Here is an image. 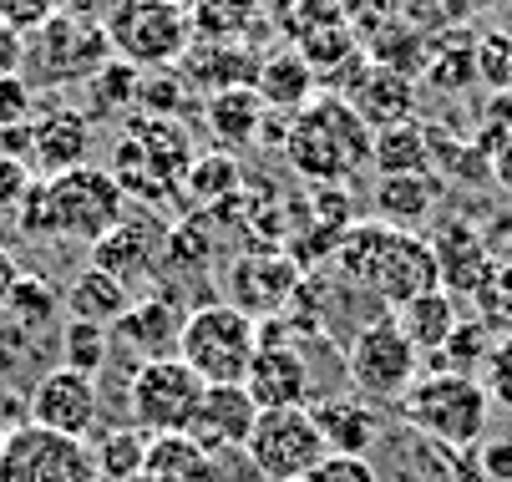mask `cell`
Listing matches in <instances>:
<instances>
[{
    "label": "cell",
    "instance_id": "obj_1",
    "mask_svg": "<svg viewBox=\"0 0 512 482\" xmlns=\"http://www.w3.org/2000/svg\"><path fill=\"white\" fill-rule=\"evenodd\" d=\"M127 219V193L117 188V178L107 168H71L61 178H41L21 214H16V234L31 239H77V244H97L107 229H117Z\"/></svg>",
    "mask_w": 512,
    "mask_h": 482
},
{
    "label": "cell",
    "instance_id": "obj_2",
    "mask_svg": "<svg viewBox=\"0 0 512 482\" xmlns=\"http://www.w3.org/2000/svg\"><path fill=\"white\" fill-rule=\"evenodd\" d=\"M371 153H376V132L365 127V117L335 92H320L284 127L289 168H295L300 178H310L315 188L355 178L360 168H371Z\"/></svg>",
    "mask_w": 512,
    "mask_h": 482
},
{
    "label": "cell",
    "instance_id": "obj_3",
    "mask_svg": "<svg viewBox=\"0 0 512 482\" xmlns=\"http://www.w3.org/2000/svg\"><path fill=\"white\" fill-rule=\"evenodd\" d=\"M401 422L411 432H421L436 447H477L492 417V396L477 376H457V371H426L416 376V386L396 401Z\"/></svg>",
    "mask_w": 512,
    "mask_h": 482
},
{
    "label": "cell",
    "instance_id": "obj_4",
    "mask_svg": "<svg viewBox=\"0 0 512 482\" xmlns=\"http://www.w3.org/2000/svg\"><path fill=\"white\" fill-rule=\"evenodd\" d=\"M259 356V320H249L229 300H208L188 315L178 361L203 376V386H244L249 361Z\"/></svg>",
    "mask_w": 512,
    "mask_h": 482
},
{
    "label": "cell",
    "instance_id": "obj_5",
    "mask_svg": "<svg viewBox=\"0 0 512 482\" xmlns=\"http://www.w3.org/2000/svg\"><path fill=\"white\" fill-rule=\"evenodd\" d=\"M102 31H107L112 56L137 66V72H173L193 46L188 11L168 6V0H122L102 21Z\"/></svg>",
    "mask_w": 512,
    "mask_h": 482
},
{
    "label": "cell",
    "instance_id": "obj_6",
    "mask_svg": "<svg viewBox=\"0 0 512 482\" xmlns=\"http://www.w3.org/2000/svg\"><path fill=\"white\" fill-rule=\"evenodd\" d=\"M107 61H112V46H107L102 21L61 11L41 31L26 36L21 77L31 87H66V82H92Z\"/></svg>",
    "mask_w": 512,
    "mask_h": 482
},
{
    "label": "cell",
    "instance_id": "obj_7",
    "mask_svg": "<svg viewBox=\"0 0 512 482\" xmlns=\"http://www.w3.org/2000/svg\"><path fill=\"white\" fill-rule=\"evenodd\" d=\"M203 391H208L203 376L188 371V361L178 356L142 361L127 386V422L142 437H188L203 406Z\"/></svg>",
    "mask_w": 512,
    "mask_h": 482
},
{
    "label": "cell",
    "instance_id": "obj_8",
    "mask_svg": "<svg viewBox=\"0 0 512 482\" xmlns=\"http://www.w3.org/2000/svg\"><path fill=\"white\" fill-rule=\"evenodd\" d=\"M345 376L355 381L360 396H371V401H401L416 386L421 351L406 340V330L391 310L371 315L345 340Z\"/></svg>",
    "mask_w": 512,
    "mask_h": 482
},
{
    "label": "cell",
    "instance_id": "obj_9",
    "mask_svg": "<svg viewBox=\"0 0 512 482\" xmlns=\"http://www.w3.org/2000/svg\"><path fill=\"white\" fill-rule=\"evenodd\" d=\"M244 457L254 462L259 482H300L325 457V437L315 427V411L310 406L259 411V422L244 442Z\"/></svg>",
    "mask_w": 512,
    "mask_h": 482
},
{
    "label": "cell",
    "instance_id": "obj_10",
    "mask_svg": "<svg viewBox=\"0 0 512 482\" xmlns=\"http://www.w3.org/2000/svg\"><path fill=\"white\" fill-rule=\"evenodd\" d=\"M26 422L51 432V437H66V442H92L97 427H102V386H97V376L51 366L26 396Z\"/></svg>",
    "mask_w": 512,
    "mask_h": 482
},
{
    "label": "cell",
    "instance_id": "obj_11",
    "mask_svg": "<svg viewBox=\"0 0 512 482\" xmlns=\"http://www.w3.org/2000/svg\"><path fill=\"white\" fill-rule=\"evenodd\" d=\"M0 482H102L92 447L87 442H66L41 427H16L0 452Z\"/></svg>",
    "mask_w": 512,
    "mask_h": 482
},
{
    "label": "cell",
    "instance_id": "obj_12",
    "mask_svg": "<svg viewBox=\"0 0 512 482\" xmlns=\"http://www.w3.org/2000/svg\"><path fill=\"white\" fill-rule=\"evenodd\" d=\"M168 259V224H158L153 214H127L117 229H107L92 244V269L122 280L127 290L137 280H153Z\"/></svg>",
    "mask_w": 512,
    "mask_h": 482
},
{
    "label": "cell",
    "instance_id": "obj_13",
    "mask_svg": "<svg viewBox=\"0 0 512 482\" xmlns=\"http://www.w3.org/2000/svg\"><path fill=\"white\" fill-rule=\"evenodd\" d=\"M244 391L254 396L259 411H295V406H310L315 371L289 340H259V356L249 361Z\"/></svg>",
    "mask_w": 512,
    "mask_h": 482
},
{
    "label": "cell",
    "instance_id": "obj_14",
    "mask_svg": "<svg viewBox=\"0 0 512 482\" xmlns=\"http://www.w3.org/2000/svg\"><path fill=\"white\" fill-rule=\"evenodd\" d=\"M31 173L36 178H61L71 168H87V153H92V117L77 112V107H46L31 117Z\"/></svg>",
    "mask_w": 512,
    "mask_h": 482
},
{
    "label": "cell",
    "instance_id": "obj_15",
    "mask_svg": "<svg viewBox=\"0 0 512 482\" xmlns=\"http://www.w3.org/2000/svg\"><path fill=\"white\" fill-rule=\"evenodd\" d=\"M300 290V264L279 254V249H259L244 254L234 264V280H229V305H239L249 320L254 315H284V305L295 300Z\"/></svg>",
    "mask_w": 512,
    "mask_h": 482
},
{
    "label": "cell",
    "instance_id": "obj_16",
    "mask_svg": "<svg viewBox=\"0 0 512 482\" xmlns=\"http://www.w3.org/2000/svg\"><path fill=\"white\" fill-rule=\"evenodd\" d=\"M426 290H442V264H436V249L426 239L406 234V229H391L371 295H381L391 310H401V305H411Z\"/></svg>",
    "mask_w": 512,
    "mask_h": 482
},
{
    "label": "cell",
    "instance_id": "obj_17",
    "mask_svg": "<svg viewBox=\"0 0 512 482\" xmlns=\"http://www.w3.org/2000/svg\"><path fill=\"white\" fill-rule=\"evenodd\" d=\"M188 315L193 310H183V300L173 290H158L148 300H132V310L122 315V325L112 335L122 340V346H132L142 361H163V356H178Z\"/></svg>",
    "mask_w": 512,
    "mask_h": 482
},
{
    "label": "cell",
    "instance_id": "obj_18",
    "mask_svg": "<svg viewBox=\"0 0 512 482\" xmlns=\"http://www.w3.org/2000/svg\"><path fill=\"white\" fill-rule=\"evenodd\" d=\"M259 422V406L244 386H208L203 391V406H198V417H193V442L213 457V452H234L249 442Z\"/></svg>",
    "mask_w": 512,
    "mask_h": 482
},
{
    "label": "cell",
    "instance_id": "obj_19",
    "mask_svg": "<svg viewBox=\"0 0 512 482\" xmlns=\"http://www.w3.org/2000/svg\"><path fill=\"white\" fill-rule=\"evenodd\" d=\"M259 51H249V41H193L188 56L178 61L183 66V82L198 87V92H229V87H254L259 77Z\"/></svg>",
    "mask_w": 512,
    "mask_h": 482
},
{
    "label": "cell",
    "instance_id": "obj_20",
    "mask_svg": "<svg viewBox=\"0 0 512 482\" xmlns=\"http://www.w3.org/2000/svg\"><path fill=\"white\" fill-rule=\"evenodd\" d=\"M254 92L264 102V112H279V117H295L300 107H310L320 97V77L310 72V61L300 51H264L259 61V77H254Z\"/></svg>",
    "mask_w": 512,
    "mask_h": 482
},
{
    "label": "cell",
    "instance_id": "obj_21",
    "mask_svg": "<svg viewBox=\"0 0 512 482\" xmlns=\"http://www.w3.org/2000/svg\"><path fill=\"white\" fill-rule=\"evenodd\" d=\"M345 102L365 117V127H371V132H386V127L411 122V112H416V82L401 77V72H391V66H376L371 61V72L355 82V92Z\"/></svg>",
    "mask_w": 512,
    "mask_h": 482
},
{
    "label": "cell",
    "instance_id": "obj_22",
    "mask_svg": "<svg viewBox=\"0 0 512 482\" xmlns=\"http://www.w3.org/2000/svg\"><path fill=\"white\" fill-rule=\"evenodd\" d=\"M315 411V427L325 437V452H340V457H371V447L381 442V417L365 401H350V396H330Z\"/></svg>",
    "mask_w": 512,
    "mask_h": 482
},
{
    "label": "cell",
    "instance_id": "obj_23",
    "mask_svg": "<svg viewBox=\"0 0 512 482\" xmlns=\"http://www.w3.org/2000/svg\"><path fill=\"white\" fill-rule=\"evenodd\" d=\"M61 305H66V320H87V325H102V330H117L122 325V315L132 310V290L122 285V280H112V274H102V269H82L77 280L66 285V295H61Z\"/></svg>",
    "mask_w": 512,
    "mask_h": 482
},
{
    "label": "cell",
    "instance_id": "obj_24",
    "mask_svg": "<svg viewBox=\"0 0 512 482\" xmlns=\"http://www.w3.org/2000/svg\"><path fill=\"white\" fill-rule=\"evenodd\" d=\"M436 178H442V173H401V178H376V193H371V203H376V219H381V224H391V229H406V234H411V224L431 219L436 198H442V183H436Z\"/></svg>",
    "mask_w": 512,
    "mask_h": 482
},
{
    "label": "cell",
    "instance_id": "obj_25",
    "mask_svg": "<svg viewBox=\"0 0 512 482\" xmlns=\"http://www.w3.org/2000/svg\"><path fill=\"white\" fill-rule=\"evenodd\" d=\"M264 117L269 112H264L254 87H229V92H213L203 102V122H208V132L218 137V148H224V153H234L244 143H259Z\"/></svg>",
    "mask_w": 512,
    "mask_h": 482
},
{
    "label": "cell",
    "instance_id": "obj_26",
    "mask_svg": "<svg viewBox=\"0 0 512 482\" xmlns=\"http://www.w3.org/2000/svg\"><path fill=\"white\" fill-rule=\"evenodd\" d=\"M173 193L183 198V209L188 214H208V209H224V203L239 193V163H234V153H198L188 168H183V178L173 183Z\"/></svg>",
    "mask_w": 512,
    "mask_h": 482
},
{
    "label": "cell",
    "instance_id": "obj_27",
    "mask_svg": "<svg viewBox=\"0 0 512 482\" xmlns=\"http://www.w3.org/2000/svg\"><path fill=\"white\" fill-rule=\"evenodd\" d=\"M391 315L401 320V330H406V340H411L416 351H442L447 340H452V330L462 325L452 290H426V295H416L411 305H401Z\"/></svg>",
    "mask_w": 512,
    "mask_h": 482
},
{
    "label": "cell",
    "instance_id": "obj_28",
    "mask_svg": "<svg viewBox=\"0 0 512 482\" xmlns=\"http://www.w3.org/2000/svg\"><path fill=\"white\" fill-rule=\"evenodd\" d=\"M193 41H249L259 31V0H188Z\"/></svg>",
    "mask_w": 512,
    "mask_h": 482
},
{
    "label": "cell",
    "instance_id": "obj_29",
    "mask_svg": "<svg viewBox=\"0 0 512 482\" xmlns=\"http://www.w3.org/2000/svg\"><path fill=\"white\" fill-rule=\"evenodd\" d=\"M61 295L41 280V274H21V285L11 290V300H6V325H16V330H26V335H61Z\"/></svg>",
    "mask_w": 512,
    "mask_h": 482
},
{
    "label": "cell",
    "instance_id": "obj_30",
    "mask_svg": "<svg viewBox=\"0 0 512 482\" xmlns=\"http://www.w3.org/2000/svg\"><path fill=\"white\" fill-rule=\"evenodd\" d=\"M92 462L102 482H142V467H148V437H142L132 422L127 427H97L92 437Z\"/></svg>",
    "mask_w": 512,
    "mask_h": 482
},
{
    "label": "cell",
    "instance_id": "obj_31",
    "mask_svg": "<svg viewBox=\"0 0 512 482\" xmlns=\"http://www.w3.org/2000/svg\"><path fill=\"white\" fill-rule=\"evenodd\" d=\"M381 178H401V173H431V132L421 122H401L376 132V153H371Z\"/></svg>",
    "mask_w": 512,
    "mask_h": 482
},
{
    "label": "cell",
    "instance_id": "obj_32",
    "mask_svg": "<svg viewBox=\"0 0 512 482\" xmlns=\"http://www.w3.org/2000/svg\"><path fill=\"white\" fill-rule=\"evenodd\" d=\"M107 356H112V330L87 325V320H66V325H61V340H56V366L82 371V376H102Z\"/></svg>",
    "mask_w": 512,
    "mask_h": 482
},
{
    "label": "cell",
    "instance_id": "obj_33",
    "mask_svg": "<svg viewBox=\"0 0 512 482\" xmlns=\"http://www.w3.org/2000/svg\"><path fill=\"white\" fill-rule=\"evenodd\" d=\"M436 356H442V366H436V371H457V376H477V366L492 356V340H487V325L482 320H472V325H457L452 330V340H447V346L442 351H436Z\"/></svg>",
    "mask_w": 512,
    "mask_h": 482
},
{
    "label": "cell",
    "instance_id": "obj_34",
    "mask_svg": "<svg viewBox=\"0 0 512 482\" xmlns=\"http://www.w3.org/2000/svg\"><path fill=\"white\" fill-rule=\"evenodd\" d=\"M92 92H97V112H117L127 102H142V72L112 56L102 72L92 77Z\"/></svg>",
    "mask_w": 512,
    "mask_h": 482
},
{
    "label": "cell",
    "instance_id": "obj_35",
    "mask_svg": "<svg viewBox=\"0 0 512 482\" xmlns=\"http://www.w3.org/2000/svg\"><path fill=\"white\" fill-rule=\"evenodd\" d=\"M426 77L442 87V92H462V87H472V82H477V41H472V46L462 41L457 51H436V46H431Z\"/></svg>",
    "mask_w": 512,
    "mask_h": 482
},
{
    "label": "cell",
    "instance_id": "obj_36",
    "mask_svg": "<svg viewBox=\"0 0 512 482\" xmlns=\"http://www.w3.org/2000/svg\"><path fill=\"white\" fill-rule=\"evenodd\" d=\"M477 77L492 92H512V36L507 31H487L477 41Z\"/></svg>",
    "mask_w": 512,
    "mask_h": 482
},
{
    "label": "cell",
    "instance_id": "obj_37",
    "mask_svg": "<svg viewBox=\"0 0 512 482\" xmlns=\"http://www.w3.org/2000/svg\"><path fill=\"white\" fill-rule=\"evenodd\" d=\"M300 482H376V462H371V457H340V452H325Z\"/></svg>",
    "mask_w": 512,
    "mask_h": 482
},
{
    "label": "cell",
    "instance_id": "obj_38",
    "mask_svg": "<svg viewBox=\"0 0 512 482\" xmlns=\"http://www.w3.org/2000/svg\"><path fill=\"white\" fill-rule=\"evenodd\" d=\"M36 117V87L26 77H0V132L26 127Z\"/></svg>",
    "mask_w": 512,
    "mask_h": 482
},
{
    "label": "cell",
    "instance_id": "obj_39",
    "mask_svg": "<svg viewBox=\"0 0 512 482\" xmlns=\"http://www.w3.org/2000/svg\"><path fill=\"white\" fill-rule=\"evenodd\" d=\"M51 16H61V0H0V21L21 36L41 31Z\"/></svg>",
    "mask_w": 512,
    "mask_h": 482
},
{
    "label": "cell",
    "instance_id": "obj_40",
    "mask_svg": "<svg viewBox=\"0 0 512 482\" xmlns=\"http://www.w3.org/2000/svg\"><path fill=\"white\" fill-rule=\"evenodd\" d=\"M340 6V16L350 21V26H381V21H391V16H401L411 0H335Z\"/></svg>",
    "mask_w": 512,
    "mask_h": 482
},
{
    "label": "cell",
    "instance_id": "obj_41",
    "mask_svg": "<svg viewBox=\"0 0 512 482\" xmlns=\"http://www.w3.org/2000/svg\"><path fill=\"white\" fill-rule=\"evenodd\" d=\"M477 462H482V477H487V482H512V437L482 442Z\"/></svg>",
    "mask_w": 512,
    "mask_h": 482
},
{
    "label": "cell",
    "instance_id": "obj_42",
    "mask_svg": "<svg viewBox=\"0 0 512 482\" xmlns=\"http://www.w3.org/2000/svg\"><path fill=\"white\" fill-rule=\"evenodd\" d=\"M21 56H26V36L0 21V77H21Z\"/></svg>",
    "mask_w": 512,
    "mask_h": 482
},
{
    "label": "cell",
    "instance_id": "obj_43",
    "mask_svg": "<svg viewBox=\"0 0 512 482\" xmlns=\"http://www.w3.org/2000/svg\"><path fill=\"white\" fill-rule=\"evenodd\" d=\"M487 132H497V137H512V92H497L492 102H487Z\"/></svg>",
    "mask_w": 512,
    "mask_h": 482
},
{
    "label": "cell",
    "instance_id": "obj_44",
    "mask_svg": "<svg viewBox=\"0 0 512 482\" xmlns=\"http://www.w3.org/2000/svg\"><path fill=\"white\" fill-rule=\"evenodd\" d=\"M21 274H26V269L16 264V254H11L6 244H0V310H6V300H11V290L21 285Z\"/></svg>",
    "mask_w": 512,
    "mask_h": 482
},
{
    "label": "cell",
    "instance_id": "obj_45",
    "mask_svg": "<svg viewBox=\"0 0 512 482\" xmlns=\"http://www.w3.org/2000/svg\"><path fill=\"white\" fill-rule=\"evenodd\" d=\"M117 6H122V0H61V11H71V16H87V21H107Z\"/></svg>",
    "mask_w": 512,
    "mask_h": 482
},
{
    "label": "cell",
    "instance_id": "obj_46",
    "mask_svg": "<svg viewBox=\"0 0 512 482\" xmlns=\"http://www.w3.org/2000/svg\"><path fill=\"white\" fill-rule=\"evenodd\" d=\"M492 178L512 193V137H502V143L492 148Z\"/></svg>",
    "mask_w": 512,
    "mask_h": 482
},
{
    "label": "cell",
    "instance_id": "obj_47",
    "mask_svg": "<svg viewBox=\"0 0 512 482\" xmlns=\"http://www.w3.org/2000/svg\"><path fill=\"white\" fill-rule=\"evenodd\" d=\"M6 437H11V432H6V427H0V452H6Z\"/></svg>",
    "mask_w": 512,
    "mask_h": 482
},
{
    "label": "cell",
    "instance_id": "obj_48",
    "mask_svg": "<svg viewBox=\"0 0 512 482\" xmlns=\"http://www.w3.org/2000/svg\"><path fill=\"white\" fill-rule=\"evenodd\" d=\"M168 6H188V0H168Z\"/></svg>",
    "mask_w": 512,
    "mask_h": 482
},
{
    "label": "cell",
    "instance_id": "obj_49",
    "mask_svg": "<svg viewBox=\"0 0 512 482\" xmlns=\"http://www.w3.org/2000/svg\"><path fill=\"white\" fill-rule=\"evenodd\" d=\"M0 158H6V143H0Z\"/></svg>",
    "mask_w": 512,
    "mask_h": 482
}]
</instances>
